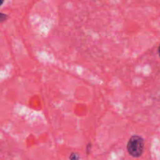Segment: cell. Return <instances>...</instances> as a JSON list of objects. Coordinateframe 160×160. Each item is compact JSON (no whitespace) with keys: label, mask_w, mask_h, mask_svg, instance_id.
Returning a JSON list of instances; mask_svg holds the SVG:
<instances>
[{"label":"cell","mask_w":160,"mask_h":160,"mask_svg":"<svg viewBox=\"0 0 160 160\" xmlns=\"http://www.w3.org/2000/svg\"><path fill=\"white\" fill-rule=\"evenodd\" d=\"M91 147H92V145H91V144H88V145L87 146V154H89V152H90Z\"/></svg>","instance_id":"3"},{"label":"cell","mask_w":160,"mask_h":160,"mask_svg":"<svg viewBox=\"0 0 160 160\" xmlns=\"http://www.w3.org/2000/svg\"><path fill=\"white\" fill-rule=\"evenodd\" d=\"M80 156L78 153L77 152H72L71 154H70V157H69V159L70 160H80Z\"/></svg>","instance_id":"2"},{"label":"cell","mask_w":160,"mask_h":160,"mask_svg":"<svg viewBox=\"0 0 160 160\" xmlns=\"http://www.w3.org/2000/svg\"><path fill=\"white\" fill-rule=\"evenodd\" d=\"M2 18H1V21L2 22H3L4 21V20H5V17H6V16L5 15V14H3V13H2Z\"/></svg>","instance_id":"4"},{"label":"cell","mask_w":160,"mask_h":160,"mask_svg":"<svg viewBox=\"0 0 160 160\" xmlns=\"http://www.w3.org/2000/svg\"><path fill=\"white\" fill-rule=\"evenodd\" d=\"M127 149L132 157H140L143 154L145 149V141L141 136L133 135L128 141Z\"/></svg>","instance_id":"1"},{"label":"cell","mask_w":160,"mask_h":160,"mask_svg":"<svg viewBox=\"0 0 160 160\" xmlns=\"http://www.w3.org/2000/svg\"><path fill=\"white\" fill-rule=\"evenodd\" d=\"M159 56H160V45H159Z\"/></svg>","instance_id":"5"}]
</instances>
